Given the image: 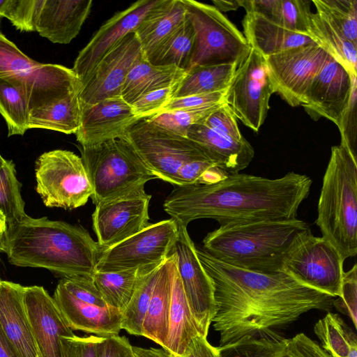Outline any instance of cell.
I'll use <instances>...</instances> for the list:
<instances>
[{"label":"cell","mask_w":357,"mask_h":357,"mask_svg":"<svg viewBox=\"0 0 357 357\" xmlns=\"http://www.w3.org/2000/svg\"><path fill=\"white\" fill-rule=\"evenodd\" d=\"M214 287L213 326L220 346L265 330L284 328L312 310L329 312L335 298L282 272L260 273L220 261L196 247Z\"/></svg>","instance_id":"6da1fadb"},{"label":"cell","mask_w":357,"mask_h":357,"mask_svg":"<svg viewBox=\"0 0 357 357\" xmlns=\"http://www.w3.org/2000/svg\"><path fill=\"white\" fill-rule=\"evenodd\" d=\"M312 181L289 172L268 178L243 173L229 174L212 184L175 186L163 208L178 225L199 218L220 225L241 221L292 219L307 197Z\"/></svg>","instance_id":"7a4b0ae2"},{"label":"cell","mask_w":357,"mask_h":357,"mask_svg":"<svg viewBox=\"0 0 357 357\" xmlns=\"http://www.w3.org/2000/svg\"><path fill=\"white\" fill-rule=\"evenodd\" d=\"M7 245L10 264L46 268L63 278H93L102 252L82 227L28 215L8 226Z\"/></svg>","instance_id":"3957f363"},{"label":"cell","mask_w":357,"mask_h":357,"mask_svg":"<svg viewBox=\"0 0 357 357\" xmlns=\"http://www.w3.org/2000/svg\"><path fill=\"white\" fill-rule=\"evenodd\" d=\"M308 227L297 218L229 222L207 234L203 250L233 266L260 273L278 272L296 235Z\"/></svg>","instance_id":"277c9868"},{"label":"cell","mask_w":357,"mask_h":357,"mask_svg":"<svg viewBox=\"0 0 357 357\" xmlns=\"http://www.w3.org/2000/svg\"><path fill=\"white\" fill-rule=\"evenodd\" d=\"M316 225L344 260L357 254V160L342 144L331 148Z\"/></svg>","instance_id":"5b68a950"},{"label":"cell","mask_w":357,"mask_h":357,"mask_svg":"<svg viewBox=\"0 0 357 357\" xmlns=\"http://www.w3.org/2000/svg\"><path fill=\"white\" fill-rule=\"evenodd\" d=\"M29 127L76 134L81 119L82 83L73 69L43 64L26 75Z\"/></svg>","instance_id":"8992f818"},{"label":"cell","mask_w":357,"mask_h":357,"mask_svg":"<svg viewBox=\"0 0 357 357\" xmlns=\"http://www.w3.org/2000/svg\"><path fill=\"white\" fill-rule=\"evenodd\" d=\"M81 154L95 206L144 188L146 182L157 178L125 137L82 147Z\"/></svg>","instance_id":"52a82bcc"},{"label":"cell","mask_w":357,"mask_h":357,"mask_svg":"<svg viewBox=\"0 0 357 357\" xmlns=\"http://www.w3.org/2000/svg\"><path fill=\"white\" fill-rule=\"evenodd\" d=\"M195 31V43L187 72L201 66L236 64L248 57L251 47L244 35L214 6L182 0Z\"/></svg>","instance_id":"ba28073f"},{"label":"cell","mask_w":357,"mask_h":357,"mask_svg":"<svg viewBox=\"0 0 357 357\" xmlns=\"http://www.w3.org/2000/svg\"><path fill=\"white\" fill-rule=\"evenodd\" d=\"M344 261L329 241L315 236L308 227L294 237L282 258L280 271L335 298L341 291Z\"/></svg>","instance_id":"9c48e42d"},{"label":"cell","mask_w":357,"mask_h":357,"mask_svg":"<svg viewBox=\"0 0 357 357\" xmlns=\"http://www.w3.org/2000/svg\"><path fill=\"white\" fill-rule=\"evenodd\" d=\"M35 176L36 190L47 207L77 208L93 193L82 158L70 151L42 153L35 162Z\"/></svg>","instance_id":"30bf717a"},{"label":"cell","mask_w":357,"mask_h":357,"mask_svg":"<svg viewBox=\"0 0 357 357\" xmlns=\"http://www.w3.org/2000/svg\"><path fill=\"white\" fill-rule=\"evenodd\" d=\"M125 138L157 178L174 186L178 185V173L183 165L208 158L188 137L172 133L148 118L133 124Z\"/></svg>","instance_id":"8fae6325"},{"label":"cell","mask_w":357,"mask_h":357,"mask_svg":"<svg viewBox=\"0 0 357 357\" xmlns=\"http://www.w3.org/2000/svg\"><path fill=\"white\" fill-rule=\"evenodd\" d=\"M179 226L173 218L150 223L146 227L102 252L96 270L109 272L138 269L148 272L170 255Z\"/></svg>","instance_id":"7c38bea8"},{"label":"cell","mask_w":357,"mask_h":357,"mask_svg":"<svg viewBox=\"0 0 357 357\" xmlns=\"http://www.w3.org/2000/svg\"><path fill=\"white\" fill-rule=\"evenodd\" d=\"M273 93L275 85L266 59L252 48L236 69L227 89L226 102L236 119L257 132L266 118Z\"/></svg>","instance_id":"4fadbf2b"},{"label":"cell","mask_w":357,"mask_h":357,"mask_svg":"<svg viewBox=\"0 0 357 357\" xmlns=\"http://www.w3.org/2000/svg\"><path fill=\"white\" fill-rule=\"evenodd\" d=\"M151 195L144 188L96 205L93 228L102 251L138 233L149 225Z\"/></svg>","instance_id":"5bb4252c"},{"label":"cell","mask_w":357,"mask_h":357,"mask_svg":"<svg viewBox=\"0 0 357 357\" xmlns=\"http://www.w3.org/2000/svg\"><path fill=\"white\" fill-rule=\"evenodd\" d=\"M328 56L313 43L266 57L275 93L291 107L301 105L310 83Z\"/></svg>","instance_id":"9a60e30c"},{"label":"cell","mask_w":357,"mask_h":357,"mask_svg":"<svg viewBox=\"0 0 357 357\" xmlns=\"http://www.w3.org/2000/svg\"><path fill=\"white\" fill-rule=\"evenodd\" d=\"M178 226V238L170 254L176 257V270L199 333L207 337L215 313L213 284L198 259L187 227Z\"/></svg>","instance_id":"2e32d148"},{"label":"cell","mask_w":357,"mask_h":357,"mask_svg":"<svg viewBox=\"0 0 357 357\" xmlns=\"http://www.w3.org/2000/svg\"><path fill=\"white\" fill-rule=\"evenodd\" d=\"M145 59L135 32L126 36L81 82V106L121 96L123 83L132 67Z\"/></svg>","instance_id":"e0dca14e"},{"label":"cell","mask_w":357,"mask_h":357,"mask_svg":"<svg viewBox=\"0 0 357 357\" xmlns=\"http://www.w3.org/2000/svg\"><path fill=\"white\" fill-rule=\"evenodd\" d=\"M354 77L329 55L310 83L301 106L312 119L324 117L337 126L348 105Z\"/></svg>","instance_id":"ac0fdd59"},{"label":"cell","mask_w":357,"mask_h":357,"mask_svg":"<svg viewBox=\"0 0 357 357\" xmlns=\"http://www.w3.org/2000/svg\"><path fill=\"white\" fill-rule=\"evenodd\" d=\"M161 0H139L113 15L79 52L72 68L80 82L126 36L135 32Z\"/></svg>","instance_id":"d6986e66"},{"label":"cell","mask_w":357,"mask_h":357,"mask_svg":"<svg viewBox=\"0 0 357 357\" xmlns=\"http://www.w3.org/2000/svg\"><path fill=\"white\" fill-rule=\"evenodd\" d=\"M140 119L121 96L82 106L80 125L76 137L82 147L126 137L128 129Z\"/></svg>","instance_id":"ffe728a7"},{"label":"cell","mask_w":357,"mask_h":357,"mask_svg":"<svg viewBox=\"0 0 357 357\" xmlns=\"http://www.w3.org/2000/svg\"><path fill=\"white\" fill-rule=\"evenodd\" d=\"M24 298L41 357H65L61 337L73 335L54 299L42 286L24 287Z\"/></svg>","instance_id":"44dd1931"},{"label":"cell","mask_w":357,"mask_h":357,"mask_svg":"<svg viewBox=\"0 0 357 357\" xmlns=\"http://www.w3.org/2000/svg\"><path fill=\"white\" fill-rule=\"evenodd\" d=\"M91 0H37L33 27L54 43L68 44L90 13Z\"/></svg>","instance_id":"7402d4cb"},{"label":"cell","mask_w":357,"mask_h":357,"mask_svg":"<svg viewBox=\"0 0 357 357\" xmlns=\"http://www.w3.org/2000/svg\"><path fill=\"white\" fill-rule=\"evenodd\" d=\"M52 297L73 331L109 337L118 335L122 330L121 311L109 306L99 307L82 301L70 294L61 281Z\"/></svg>","instance_id":"603a6c76"},{"label":"cell","mask_w":357,"mask_h":357,"mask_svg":"<svg viewBox=\"0 0 357 357\" xmlns=\"http://www.w3.org/2000/svg\"><path fill=\"white\" fill-rule=\"evenodd\" d=\"M24 287L1 280L0 326L20 357H41L24 298Z\"/></svg>","instance_id":"cb8c5ba5"},{"label":"cell","mask_w":357,"mask_h":357,"mask_svg":"<svg viewBox=\"0 0 357 357\" xmlns=\"http://www.w3.org/2000/svg\"><path fill=\"white\" fill-rule=\"evenodd\" d=\"M186 137L227 174L240 173L250 164L255 155L253 147L246 139L236 140L204 123L190 127Z\"/></svg>","instance_id":"d4e9b609"},{"label":"cell","mask_w":357,"mask_h":357,"mask_svg":"<svg viewBox=\"0 0 357 357\" xmlns=\"http://www.w3.org/2000/svg\"><path fill=\"white\" fill-rule=\"evenodd\" d=\"M176 270V257L170 255L160 266L151 299L142 325L144 336L165 349L169 329V315L174 278Z\"/></svg>","instance_id":"484cf974"},{"label":"cell","mask_w":357,"mask_h":357,"mask_svg":"<svg viewBox=\"0 0 357 357\" xmlns=\"http://www.w3.org/2000/svg\"><path fill=\"white\" fill-rule=\"evenodd\" d=\"M186 19L182 0H161L135 31L145 59L150 61L156 51Z\"/></svg>","instance_id":"4316f807"},{"label":"cell","mask_w":357,"mask_h":357,"mask_svg":"<svg viewBox=\"0 0 357 357\" xmlns=\"http://www.w3.org/2000/svg\"><path fill=\"white\" fill-rule=\"evenodd\" d=\"M242 25L243 35L251 48L265 58L289 49L315 43L307 36L287 30L256 13H246Z\"/></svg>","instance_id":"83f0119b"},{"label":"cell","mask_w":357,"mask_h":357,"mask_svg":"<svg viewBox=\"0 0 357 357\" xmlns=\"http://www.w3.org/2000/svg\"><path fill=\"white\" fill-rule=\"evenodd\" d=\"M200 334L192 316L179 275L176 270L165 350L175 357L183 355L191 340Z\"/></svg>","instance_id":"f1b7e54d"},{"label":"cell","mask_w":357,"mask_h":357,"mask_svg":"<svg viewBox=\"0 0 357 357\" xmlns=\"http://www.w3.org/2000/svg\"><path fill=\"white\" fill-rule=\"evenodd\" d=\"M186 73L174 66H156L143 59L129 72L123 83L121 96L131 105L148 92L181 81Z\"/></svg>","instance_id":"f546056e"},{"label":"cell","mask_w":357,"mask_h":357,"mask_svg":"<svg viewBox=\"0 0 357 357\" xmlns=\"http://www.w3.org/2000/svg\"><path fill=\"white\" fill-rule=\"evenodd\" d=\"M26 75L0 77V114L8 127V136L23 135L29 129Z\"/></svg>","instance_id":"4dcf8cb0"},{"label":"cell","mask_w":357,"mask_h":357,"mask_svg":"<svg viewBox=\"0 0 357 357\" xmlns=\"http://www.w3.org/2000/svg\"><path fill=\"white\" fill-rule=\"evenodd\" d=\"M308 36L351 75L357 76V45L349 40L317 11L310 13Z\"/></svg>","instance_id":"1f68e13d"},{"label":"cell","mask_w":357,"mask_h":357,"mask_svg":"<svg viewBox=\"0 0 357 357\" xmlns=\"http://www.w3.org/2000/svg\"><path fill=\"white\" fill-rule=\"evenodd\" d=\"M320 347L331 357H357V337L336 313L328 312L314 326Z\"/></svg>","instance_id":"d6a6232c"},{"label":"cell","mask_w":357,"mask_h":357,"mask_svg":"<svg viewBox=\"0 0 357 357\" xmlns=\"http://www.w3.org/2000/svg\"><path fill=\"white\" fill-rule=\"evenodd\" d=\"M238 66L220 64L201 66L188 71L181 81L174 98L227 90Z\"/></svg>","instance_id":"836d02e7"},{"label":"cell","mask_w":357,"mask_h":357,"mask_svg":"<svg viewBox=\"0 0 357 357\" xmlns=\"http://www.w3.org/2000/svg\"><path fill=\"white\" fill-rule=\"evenodd\" d=\"M288 343L278 331L265 330L218 347L220 357H282Z\"/></svg>","instance_id":"e575fe53"},{"label":"cell","mask_w":357,"mask_h":357,"mask_svg":"<svg viewBox=\"0 0 357 357\" xmlns=\"http://www.w3.org/2000/svg\"><path fill=\"white\" fill-rule=\"evenodd\" d=\"M141 272L138 269L96 271L93 281L107 305L123 311L135 290Z\"/></svg>","instance_id":"d590c367"},{"label":"cell","mask_w":357,"mask_h":357,"mask_svg":"<svg viewBox=\"0 0 357 357\" xmlns=\"http://www.w3.org/2000/svg\"><path fill=\"white\" fill-rule=\"evenodd\" d=\"M159 267L140 275L132 295L122 311L121 329L131 335L142 336L143 322L151 299Z\"/></svg>","instance_id":"8d00e7d4"},{"label":"cell","mask_w":357,"mask_h":357,"mask_svg":"<svg viewBox=\"0 0 357 357\" xmlns=\"http://www.w3.org/2000/svg\"><path fill=\"white\" fill-rule=\"evenodd\" d=\"M195 43V31L187 18L160 46L151 62L156 66H174L187 72Z\"/></svg>","instance_id":"74e56055"},{"label":"cell","mask_w":357,"mask_h":357,"mask_svg":"<svg viewBox=\"0 0 357 357\" xmlns=\"http://www.w3.org/2000/svg\"><path fill=\"white\" fill-rule=\"evenodd\" d=\"M21 187L14 162L5 159L0 168V211L6 216L8 226L22 221L27 215Z\"/></svg>","instance_id":"f35d334b"},{"label":"cell","mask_w":357,"mask_h":357,"mask_svg":"<svg viewBox=\"0 0 357 357\" xmlns=\"http://www.w3.org/2000/svg\"><path fill=\"white\" fill-rule=\"evenodd\" d=\"M316 11L357 45L356 0H312Z\"/></svg>","instance_id":"ab89813d"},{"label":"cell","mask_w":357,"mask_h":357,"mask_svg":"<svg viewBox=\"0 0 357 357\" xmlns=\"http://www.w3.org/2000/svg\"><path fill=\"white\" fill-rule=\"evenodd\" d=\"M222 104L197 109L161 112L148 119L172 133L186 137L190 127L204 123L207 117Z\"/></svg>","instance_id":"60d3db41"},{"label":"cell","mask_w":357,"mask_h":357,"mask_svg":"<svg viewBox=\"0 0 357 357\" xmlns=\"http://www.w3.org/2000/svg\"><path fill=\"white\" fill-rule=\"evenodd\" d=\"M310 3L304 0H278L270 21L287 30L308 36Z\"/></svg>","instance_id":"b9f144b4"},{"label":"cell","mask_w":357,"mask_h":357,"mask_svg":"<svg viewBox=\"0 0 357 357\" xmlns=\"http://www.w3.org/2000/svg\"><path fill=\"white\" fill-rule=\"evenodd\" d=\"M40 64L24 54L16 45L0 33V77L25 75Z\"/></svg>","instance_id":"7bdbcfd3"},{"label":"cell","mask_w":357,"mask_h":357,"mask_svg":"<svg viewBox=\"0 0 357 357\" xmlns=\"http://www.w3.org/2000/svg\"><path fill=\"white\" fill-rule=\"evenodd\" d=\"M181 81L148 92L137 98L131 105L135 114L142 119L160 112L175 97Z\"/></svg>","instance_id":"ee69618b"},{"label":"cell","mask_w":357,"mask_h":357,"mask_svg":"<svg viewBox=\"0 0 357 357\" xmlns=\"http://www.w3.org/2000/svg\"><path fill=\"white\" fill-rule=\"evenodd\" d=\"M333 307L348 316L357 328V265L344 272L340 294L333 301Z\"/></svg>","instance_id":"f6af8a7d"},{"label":"cell","mask_w":357,"mask_h":357,"mask_svg":"<svg viewBox=\"0 0 357 357\" xmlns=\"http://www.w3.org/2000/svg\"><path fill=\"white\" fill-rule=\"evenodd\" d=\"M357 77L352 82L348 105L337 125L341 134V142L357 160V126H356Z\"/></svg>","instance_id":"bcb514c9"},{"label":"cell","mask_w":357,"mask_h":357,"mask_svg":"<svg viewBox=\"0 0 357 357\" xmlns=\"http://www.w3.org/2000/svg\"><path fill=\"white\" fill-rule=\"evenodd\" d=\"M37 0H7L4 17L21 31H33Z\"/></svg>","instance_id":"7dc6e473"},{"label":"cell","mask_w":357,"mask_h":357,"mask_svg":"<svg viewBox=\"0 0 357 357\" xmlns=\"http://www.w3.org/2000/svg\"><path fill=\"white\" fill-rule=\"evenodd\" d=\"M236 119L230 106L225 102L207 117L204 124L215 132L243 141L245 139L239 130Z\"/></svg>","instance_id":"c3c4849f"},{"label":"cell","mask_w":357,"mask_h":357,"mask_svg":"<svg viewBox=\"0 0 357 357\" xmlns=\"http://www.w3.org/2000/svg\"><path fill=\"white\" fill-rule=\"evenodd\" d=\"M60 281L66 289L79 300L99 307L108 306L92 278H63Z\"/></svg>","instance_id":"681fc988"},{"label":"cell","mask_w":357,"mask_h":357,"mask_svg":"<svg viewBox=\"0 0 357 357\" xmlns=\"http://www.w3.org/2000/svg\"><path fill=\"white\" fill-rule=\"evenodd\" d=\"M102 337L90 335L79 337L76 335L61 337L65 357H99L98 344Z\"/></svg>","instance_id":"f907efd6"},{"label":"cell","mask_w":357,"mask_h":357,"mask_svg":"<svg viewBox=\"0 0 357 357\" xmlns=\"http://www.w3.org/2000/svg\"><path fill=\"white\" fill-rule=\"evenodd\" d=\"M227 91V89L210 93L174 98L161 112L197 109L222 104L226 102Z\"/></svg>","instance_id":"816d5d0a"},{"label":"cell","mask_w":357,"mask_h":357,"mask_svg":"<svg viewBox=\"0 0 357 357\" xmlns=\"http://www.w3.org/2000/svg\"><path fill=\"white\" fill-rule=\"evenodd\" d=\"M284 356L287 357H331L315 341L304 333L289 339Z\"/></svg>","instance_id":"f5cc1de1"},{"label":"cell","mask_w":357,"mask_h":357,"mask_svg":"<svg viewBox=\"0 0 357 357\" xmlns=\"http://www.w3.org/2000/svg\"><path fill=\"white\" fill-rule=\"evenodd\" d=\"M99 357H135L132 346L125 336L102 337L98 344Z\"/></svg>","instance_id":"db71d44e"},{"label":"cell","mask_w":357,"mask_h":357,"mask_svg":"<svg viewBox=\"0 0 357 357\" xmlns=\"http://www.w3.org/2000/svg\"><path fill=\"white\" fill-rule=\"evenodd\" d=\"M181 357L220 356L218 347L212 346L208 342L207 337H205L201 334H197L191 340L187 348L185 349L183 355Z\"/></svg>","instance_id":"11a10c76"},{"label":"cell","mask_w":357,"mask_h":357,"mask_svg":"<svg viewBox=\"0 0 357 357\" xmlns=\"http://www.w3.org/2000/svg\"><path fill=\"white\" fill-rule=\"evenodd\" d=\"M135 357H174L166 350L161 348H144L132 346Z\"/></svg>","instance_id":"9f6ffc18"},{"label":"cell","mask_w":357,"mask_h":357,"mask_svg":"<svg viewBox=\"0 0 357 357\" xmlns=\"http://www.w3.org/2000/svg\"><path fill=\"white\" fill-rule=\"evenodd\" d=\"M0 357H20L0 326Z\"/></svg>","instance_id":"6f0895ef"},{"label":"cell","mask_w":357,"mask_h":357,"mask_svg":"<svg viewBox=\"0 0 357 357\" xmlns=\"http://www.w3.org/2000/svg\"><path fill=\"white\" fill-rule=\"evenodd\" d=\"M213 3L214 6L222 12H227L230 10H236L241 7L240 0L235 1H222V0H213Z\"/></svg>","instance_id":"680465c9"},{"label":"cell","mask_w":357,"mask_h":357,"mask_svg":"<svg viewBox=\"0 0 357 357\" xmlns=\"http://www.w3.org/2000/svg\"><path fill=\"white\" fill-rule=\"evenodd\" d=\"M7 231L0 230V252H7Z\"/></svg>","instance_id":"91938a15"},{"label":"cell","mask_w":357,"mask_h":357,"mask_svg":"<svg viewBox=\"0 0 357 357\" xmlns=\"http://www.w3.org/2000/svg\"><path fill=\"white\" fill-rule=\"evenodd\" d=\"M8 229V224L6 216L0 211V230L6 231Z\"/></svg>","instance_id":"94428289"},{"label":"cell","mask_w":357,"mask_h":357,"mask_svg":"<svg viewBox=\"0 0 357 357\" xmlns=\"http://www.w3.org/2000/svg\"><path fill=\"white\" fill-rule=\"evenodd\" d=\"M7 0H0V18L4 17Z\"/></svg>","instance_id":"6125c7cd"},{"label":"cell","mask_w":357,"mask_h":357,"mask_svg":"<svg viewBox=\"0 0 357 357\" xmlns=\"http://www.w3.org/2000/svg\"><path fill=\"white\" fill-rule=\"evenodd\" d=\"M5 161V159L1 156V155L0 154V168L1 167V166L3 165V162Z\"/></svg>","instance_id":"be15d7a7"},{"label":"cell","mask_w":357,"mask_h":357,"mask_svg":"<svg viewBox=\"0 0 357 357\" xmlns=\"http://www.w3.org/2000/svg\"><path fill=\"white\" fill-rule=\"evenodd\" d=\"M1 278H0V284H1Z\"/></svg>","instance_id":"e7e4bbea"},{"label":"cell","mask_w":357,"mask_h":357,"mask_svg":"<svg viewBox=\"0 0 357 357\" xmlns=\"http://www.w3.org/2000/svg\"><path fill=\"white\" fill-rule=\"evenodd\" d=\"M282 357H287V356H285L284 354V356Z\"/></svg>","instance_id":"03108f58"}]
</instances>
